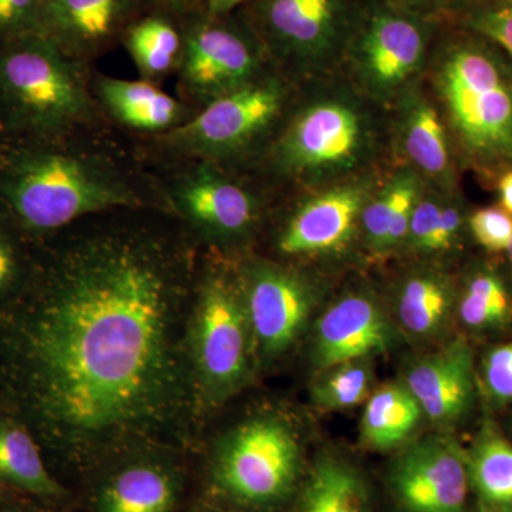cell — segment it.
Masks as SVG:
<instances>
[{
    "label": "cell",
    "instance_id": "6da1fadb",
    "mask_svg": "<svg viewBox=\"0 0 512 512\" xmlns=\"http://www.w3.org/2000/svg\"><path fill=\"white\" fill-rule=\"evenodd\" d=\"M187 251L146 225L76 235L13 328V365L43 436L70 456L177 433L194 369Z\"/></svg>",
    "mask_w": 512,
    "mask_h": 512
},
{
    "label": "cell",
    "instance_id": "7a4b0ae2",
    "mask_svg": "<svg viewBox=\"0 0 512 512\" xmlns=\"http://www.w3.org/2000/svg\"><path fill=\"white\" fill-rule=\"evenodd\" d=\"M326 79L293 101L265 156L269 173L308 192L376 173L390 148L389 110Z\"/></svg>",
    "mask_w": 512,
    "mask_h": 512
},
{
    "label": "cell",
    "instance_id": "3957f363",
    "mask_svg": "<svg viewBox=\"0 0 512 512\" xmlns=\"http://www.w3.org/2000/svg\"><path fill=\"white\" fill-rule=\"evenodd\" d=\"M64 140L16 141L0 154V205L16 224L42 234L87 215L144 207V191L119 165Z\"/></svg>",
    "mask_w": 512,
    "mask_h": 512
},
{
    "label": "cell",
    "instance_id": "277c9868",
    "mask_svg": "<svg viewBox=\"0 0 512 512\" xmlns=\"http://www.w3.org/2000/svg\"><path fill=\"white\" fill-rule=\"evenodd\" d=\"M431 96L454 154L478 170L512 167V66L478 43H448L430 57Z\"/></svg>",
    "mask_w": 512,
    "mask_h": 512
},
{
    "label": "cell",
    "instance_id": "5b68a950",
    "mask_svg": "<svg viewBox=\"0 0 512 512\" xmlns=\"http://www.w3.org/2000/svg\"><path fill=\"white\" fill-rule=\"evenodd\" d=\"M80 60L32 35L0 46V130L19 143L64 140L94 120Z\"/></svg>",
    "mask_w": 512,
    "mask_h": 512
},
{
    "label": "cell",
    "instance_id": "8992f818",
    "mask_svg": "<svg viewBox=\"0 0 512 512\" xmlns=\"http://www.w3.org/2000/svg\"><path fill=\"white\" fill-rule=\"evenodd\" d=\"M429 23L413 10L377 3L355 18L342 66L356 90L390 110L423 82L430 63Z\"/></svg>",
    "mask_w": 512,
    "mask_h": 512
},
{
    "label": "cell",
    "instance_id": "52a82bcc",
    "mask_svg": "<svg viewBox=\"0 0 512 512\" xmlns=\"http://www.w3.org/2000/svg\"><path fill=\"white\" fill-rule=\"evenodd\" d=\"M292 80L269 72L242 89L202 107L181 126L168 131V146L220 164L247 156L269 143L295 101Z\"/></svg>",
    "mask_w": 512,
    "mask_h": 512
},
{
    "label": "cell",
    "instance_id": "ba28073f",
    "mask_svg": "<svg viewBox=\"0 0 512 512\" xmlns=\"http://www.w3.org/2000/svg\"><path fill=\"white\" fill-rule=\"evenodd\" d=\"M251 19L271 62L306 83L342 64L355 22L349 0H255Z\"/></svg>",
    "mask_w": 512,
    "mask_h": 512
},
{
    "label": "cell",
    "instance_id": "9c48e42d",
    "mask_svg": "<svg viewBox=\"0 0 512 512\" xmlns=\"http://www.w3.org/2000/svg\"><path fill=\"white\" fill-rule=\"evenodd\" d=\"M252 332L242 288L211 275L192 306L190 352L195 382L208 399H225L249 373Z\"/></svg>",
    "mask_w": 512,
    "mask_h": 512
},
{
    "label": "cell",
    "instance_id": "30bf717a",
    "mask_svg": "<svg viewBox=\"0 0 512 512\" xmlns=\"http://www.w3.org/2000/svg\"><path fill=\"white\" fill-rule=\"evenodd\" d=\"M269 62L249 26L210 16L191 25L183 37L178 60L181 86L204 107L272 72Z\"/></svg>",
    "mask_w": 512,
    "mask_h": 512
},
{
    "label": "cell",
    "instance_id": "8fae6325",
    "mask_svg": "<svg viewBox=\"0 0 512 512\" xmlns=\"http://www.w3.org/2000/svg\"><path fill=\"white\" fill-rule=\"evenodd\" d=\"M298 470L299 446L292 431L266 417L229 437L218 461V480L239 501L268 504L291 490Z\"/></svg>",
    "mask_w": 512,
    "mask_h": 512
},
{
    "label": "cell",
    "instance_id": "7c38bea8",
    "mask_svg": "<svg viewBox=\"0 0 512 512\" xmlns=\"http://www.w3.org/2000/svg\"><path fill=\"white\" fill-rule=\"evenodd\" d=\"M379 183V174L370 173L309 191L279 234V252L292 258L345 252L360 232L363 208Z\"/></svg>",
    "mask_w": 512,
    "mask_h": 512
},
{
    "label": "cell",
    "instance_id": "4fadbf2b",
    "mask_svg": "<svg viewBox=\"0 0 512 512\" xmlns=\"http://www.w3.org/2000/svg\"><path fill=\"white\" fill-rule=\"evenodd\" d=\"M241 288L259 352L272 357L291 348L315 308L318 292L312 282L291 269L256 265Z\"/></svg>",
    "mask_w": 512,
    "mask_h": 512
},
{
    "label": "cell",
    "instance_id": "5bb4252c",
    "mask_svg": "<svg viewBox=\"0 0 512 512\" xmlns=\"http://www.w3.org/2000/svg\"><path fill=\"white\" fill-rule=\"evenodd\" d=\"M170 195L180 214L212 238L244 237L261 215L258 195L212 161L201 160L178 175Z\"/></svg>",
    "mask_w": 512,
    "mask_h": 512
},
{
    "label": "cell",
    "instance_id": "9a60e30c",
    "mask_svg": "<svg viewBox=\"0 0 512 512\" xmlns=\"http://www.w3.org/2000/svg\"><path fill=\"white\" fill-rule=\"evenodd\" d=\"M390 113V148L402 165L437 190L457 191L454 148L436 100L423 82L396 101Z\"/></svg>",
    "mask_w": 512,
    "mask_h": 512
},
{
    "label": "cell",
    "instance_id": "2e32d148",
    "mask_svg": "<svg viewBox=\"0 0 512 512\" xmlns=\"http://www.w3.org/2000/svg\"><path fill=\"white\" fill-rule=\"evenodd\" d=\"M390 481L407 512H466L467 457L450 441L414 443L394 464Z\"/></svg>",
    "mask_w": 512,
    "mask_h": 512
},
{
    "label": "cell",
    "instance_id": "e0dca14e",
    "mask_svg": "<svg viewBox=\"0 0 512 512\" xmlns=\"http://www.w3.org/2000/svg\"><path fill=\"white\" fill-rule=\"evenodd\" d=\"M392 328L379 303L367 293H349L320 316L313 362L318 370L367 359L389 349Z\"/></svg>",
    "mask_w": 512,
    "mask_h": 512
},
{
    "label": "cell",
    "instance_id": "ac0fdd59",
    "mask_svg": "<svg viewBox=\"0 0 512 512\" xmlns=\"http://www.w3.org/2000/svg\"><path fill=\"white\" fill-rule=\"evenodd\" d=\"M407 389L423 414L437 426H451L471 410L476 393V367L470 345L463 339L424 357L410 367Z\"/></svg>",
    "mask_w": 512,
    "mask_h": 512
},
{
    "label": "cell",
    "instance_id": "d6986e66",
    "mask_svg": "<svg viewBox=\"0 0 512 512\" xmlns=\"http://www.w3.org/2000/svg\"><path fill=\"white\" fill-rule=\"evenodd\" d=\"M141 0H43V35L55 40L74 59L104 49Z\"/></svg>",
    "mask_w": 512,
    "mask_h": 512
},
{
    "label": "cell",
    "instance_id": "ffe728a7",
    "mask_svg": "<svg viewBox=\"0 0 512 512\" xmlns=\"http://www.w3.org/2000/svg\"><path fill=\"white\" fill-rule=\"evenodd\" d=\"M424 185L416 171L402 164L380 180L360 218V232L370 251L384 255L404 247L414 205Z\"/></svg>",
    "mask_w": 512,
    "mask_h": 512
},
{
    "label": "cell",
    "instance_id": "44dd1931",
    "mask_svg": "<svg viewBox=\"0 0 512 512\" xmlns=\"http://www.w3.org/2000/svg\"><path fill=\"white\" fill-rule=\"evenodd\" d=\"M97 93L111 116L133 130L168 133L188 120L184 104L150 80L104 77L97 83Z\"/></svg>",
    "mask_w": 512,
    "mask_h": 512
},
{
    "label": "cell",
    "instance_id": "7402d4cb",
    "mask_svg": "<svg viewBox=\"0 0 512 512\" xmlns=\"http://www.w3.org/2000/svg\"><path fill=\"white\" fill-rule=\"evenodd\" d=\"M453 305V285L436 269L410 272L397 295L400 322L407 332L420 338L437 335L450 318Z\"/></svg>",
    "mask_w": 512,
    "mask_h": 512
},
{
    "label": "cell",
    "instance_id": "603a6c76",
    "mask_svg": "<svg viewBox=\"0 0 512 512\" xmlns=\"http://www.w3.org/2000/svg\"><path fill=\"white\" fill-rule=\"evenodd\" d=\"M470 483L490 512H512V444L485 426L467 456Z\"/></svg>",
    "mask_w": 512,
    "mask_h": 512
},
{
    "label": "cell",
    "instance_id": "cb8c5ba5",
    "mask_svg": "<svg viewBox=\"0 0 512 512\" xmlns=\"http://www.w3.org/2000/svg\"><path fill=\"white\" fill-rule=\"evenodd\" d=\"M420 404L406 384H389L367 399L362 436L367 446L390 450L400 446L419 424Z\"/></svg>",
    "mask_w": 512,
    "mask_h": 512
},
{
    "label": "cell",
    "instance_id": "d4e9b609",
    "mask_svg": "<svg viewBox=\"0 0 512 512\" xmlns=\"http://www.w3.org/2000/svg\"><path fill=\"white\" fill-rule=\"evenodd\" d=\"M173 478L163 468L137 464L120 471L104 488L101 512H170Z\"/></svg>",
    "mask_w": 512,
    "mask_h": 512
},
{
    "label": "cell",
    "instance_id": "484cf974",
    "mask_svg": "<svg viewBox=\"0 0 512 512\" xmlns=\"http://www.w3.org/2000/svg\"><path fill=\"white\" fill-rule=\"evenodd\" d=\"M298 512H367V493L359 474L336 458L313 468Z\"/></svg>",
    "mask_w": 512,
    "mask_h": 512
},
{
    "label": "cell",
    "instance_id": "4316f807",
    "mask_svg": "<svg viewBox=\"0 0 512 512\" xmlns=\"http://www.w3.org/2000/svg\"><path fill=\"white\" fill-rule=\"evenodd\" d=\"M458 313L467 328L503 330L512 325V293L500 274L490 268H481L468 278Z\"/></svg>",
    "mask_w": 512,
    "mask_h": 512
},
{
    "label": "cell",
    "instance_id": "83f0119b",
    "mask_svg": "<svg viewBox=\"0 0 512 512\" xmlns=\"http://www.w3.org/2000/svg\"><path fill=\"white\" fill-rule=\"evenodd\" d=\"M0 478L30 493L45 497L60 494V487L46 470L35 440L15 424L0 426Z\"/></svg>",
    "mask_w": 512,
    "mask_h": 512
},
{
    "label": "cell",
    "instance_id": "f1b7e54d",
    "mask_svg": "<svg viewBox=\"0 0 512 512\" xmlns=\"http://www.w3.org/2000/svg\"><path fill=\"white\" fill-rule=\"evenodd\" d=\"M126 46L141 74L154 79L178 64L183 37L170 20L148 16L128 28Z\"/></svg>",
    "mask_w": 512,
    "mask_h": 512
},
{
    "label": "cell",
    "instance_id": "f546056e",
    "mask_svg": "<svg viewBox=\"0 0 512 512\" xmlns=\"http://www.w3.org/2000/svg\"><path fill=\"white\" fill-rule=\"evenodd\" d=\"M312 390L313 400L325 410H345L369 399L373 372L367 359L325 370Z\"/></svg>",
    "mask_w": 512,
    "mask_h": 512
},
{
    "label": "cell",
    "instance_id": "4dcf8cb0",
    "mask_svg": "<svg viewBox=\"0 0 512 512\" xmlns=\"http://www.w3.org/2000/svg\"><path fill=\"white\" fill-rule=\"evenodd\" d=\"M446 194V191L437 190L427 184L424 185L423 191L420 192L416 205H414L409 234H407L404 247L416 254L427 255Z\"/></svg>",
    "mask_w": 512,
    "mask_h": 512
},
{
    "label": "cell",
    "instance_id": "1f68e13d",
    "mask_svg": "<svg viewBox=\"0 0 512 512\" xmlns=\"http://www.w3.org/2000/svg\"><path fill=\"white\" fill-rule=\"evenodd\" d=\"M43 35V0H0V46Z\"/></svg>",
    "mask_w": 512,
    "mask_h": 512
},
{
    "label": "cell",
    "instance_id": "d6a6232c",
    "mask_svg": "<svg viewBox=\"0 0 512 512\" xmlns=\"http://www.w3.org/2000/svg\"><path fill=\"white\" fill-rule=\"evenodd\" d=\"M468 228L474 239L487 251L500 254L512 244V217L503 208L488 207L468 217Z\"/></svg>",
    "mask_w": 512,
    "mask_h": 512
},
{
    "label": "cell",
    "instance_id": "836d02e7",
    "mask_svg": "<svg viewBox=\"0 0 512 512\" xmlns=\"http://www.w3.org/2000/svg\"><path fill=\"white\" fill-rule=\"evenodd\" d=\"M485 392L495 403H512V340L488 352L483 363Z\"/></svg>",
    "mask_w": 512,
    "mask_h": 512
},
{
    "label": "cell",
    "instance_id": "e575fe53",
    "mask_svg": "<svg viewBox=\"0 0 512 512\" xmlns=\"http://www.w3.org/2000/svg\"><path fill=\"white\" fill-rule=\"evenodd\" d=\"M470 28L493 42L510 59L512 66V2L480 10L468 20Z\"/></svg>",
    "mask_w": 512,
    "mask_h": 512
},
{
    "label": "cell",
    "instance_id": "d590c367",
    "mask_svg": "<svg viewBox=\"0 0 512 512\" xmlns=\"http://www.w3.org/2000/svg\"><path fill=\"white\" fill-rule=\"evenodd\" d=\"M456 194L457 191L447 192L444 197L439 222H437L427 255L451 251L460 241L463 229L466 227V214Z\"/></svg>",
    "mask_w": 512,
    "mask_h": 512
},
{
    "label": "cell",
    "instance_id": "8d00e7d4",
    "mask_svg": "<svg viewBox=\"0 0 512 512\" xmlns=\"http://www.w3.org/2000/svg\"><path fill=\"white\" fill-rule=\"evenodd\" d=\"M19 276V259L8 235L0 229V295L9 291Z\"/></svg>",
    "mask_w": 512,
    "mask_h": 512
},
{
    "label": "cell",
    "instance_id": "74e56055",
    "mask_svg": "<svg viewBox=\"0 0 512 512\" xmlns=\"http://www.w3.org/2000/svg\"><path fill=\"white\" fill-rule=\"evenodd\" d=\"M498 195H500L501 208L512 217V168L501 174L498 180Z\"/></svg>",
    "mask_w": 512,
    "mask_h": 512
},
{
    "label": "cell",
    "instance_id": "f35d334b",
    "mask_svg": "<svg viewBox=\"0 0 512 512\" xmlns=\"http://www.w3.org/2000/svg\"><path fill=\"white\" fill-rule=\"evenodd\" d=\"M205 2H207L208 15L222 18L238 6L247 2H255V0H205Z\"/></svg>",
    "mask_w": 512,
    "mask_h": 512
},
{
    "label": "cell",
    "instance_id": "ab89813d",
    "mask_svg": "<svg viewBox=\"0 0 512 512\" xmlns=\"http://www.w3.org/2000/svg\"><path fill=\"white\" fill-rule=\"evenodd\" d=\"M151 2L156 3L160 8L181 12V10L187 9L194 0H151Z\"/></svg>",
    "mask_w": 512,
    "mask_h": 512
},
{
    "label": "cell",
    "instance_id": "60d3db41",
    "mask_svg": "<svg viewBox=\"0 0 512 512\" xmlns=\"http://www.w3.org/2000/svg\"><path fill=\"white\" fill-rule=\"evenodd\" d=\"M507 255H508V259H510V264H511V268H512V244H511V247L508 248Z\"/></svg>",
    "mask_w": 512,
    "mask_h": 512
},
{
    "label": "cell",
    "instance_id": "b9f144b4",
    "mask_svg": "<svg viewBox=\"0 0 512 512\" xmlns=\"http://www.w3.org/2000/svg\"><path fill=\"white\" fill-rule=\"evenodd\" d=\"M507 2H512V0H507Z\"/></svg>",
    "mask_w": 512,
    "mask_h": 512
}]
</instances>
